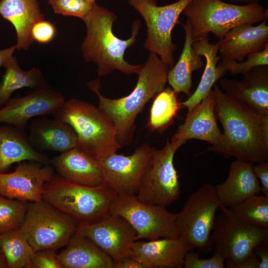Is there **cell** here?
Here are the masks:
<instances>
[{"instance_id":"obj_1","label":"cell","mask_w":268,"mask_h":268,"mask_svg":"<svg viewBox=\"0 0 268 268\" xmlns=\"http://www.w3.org/2000/svg\"><path fill=\"white\" fill-rule=\"evenodd\" d=\"M213 86L214 111L224 131L216 153L253 164L268 161V116L230 97L217 85Z\"/></svg>"},{"instance_id":"obj_2","label":"cell","mask_w":268,"mask_h":268,"mask_svg":"<svg viewBox=\"0 0 268 268\" xmlns=\"http://www.w3.org/2000/svg\"><path fill=\"white\" fill-rule=\"evenodd\" d=\"M170 68L157 54L150 53L137 74L138 78L134 89L128 96L118 99H110L102 95L99 91V79L87 83L89 89L98 97V108L114 123L117 139L121 145L131 141L135 120L146 103L165 88Z\"/></svg>"},{"instance_id":"obj_3","label":"cell","mask_w":268,"mask_h":268,"mask_svg":"<svg viewBox=\"0 0 268 268\" xmlns=\"http://www.w3.org/2000/svg\"><path fill=\"white\" fill-rule=\"evenodd\" d=\"M116 18L114 12L95 2L82 19L86 27V35L81 44L82 56L86 62L96 65L99 76L114 70L127 74H138L142 67L131 65L124 58L126 49L136 41L141 25L140 21L133 22L131 36L122 40L112 32L113 23Z\"/></svg>"},{"instance_id":"obj_4","label":"cell","mask_w":268,"mask_h":268,"mask_svg":"<svg viewBox=\"0 0 268 268\" xmlns=\"http://www.w3.org/2000/svg\"><path fill=\"white\" fill-rule=\"evenodd\" d=\"M54 118L69 124L77 136V147L97 158L122 147L115 126L102 110L79 99L65 100Z\"/></svg>"},{"instance_id":"obj_5","label":"cell","mask_w":268,"mask_h":268,"mask_svg":"<svg viewBox=\"0 0 268 268\" xmlns=\"http://www.w3.org/2000/svg\"><path fill=\"white\" fill-rule=\"evenodd\" d=\"M182 13L187 17L194 42L210 33L219 38L239 25L267 20L268 9L260 3L243 5L222 0H193Z\"/></svg>"},{"instance_id":"obj_6","label":"cell","mask_w":268,"mask_h":268,"mask_svg":"<svg viewBox=\"0 0 268 268\" xmlns=\"http://www.w3.org/2000/svg\"><path fill=\"white\" fill-rule=\"evenodd\" d=\"M117 196L107 185H80L54 174L44 186L43 200L78 222H92L108 212L111 202Z\"/></svg>"},{"instance_id":"obj_7","label":"cell","mask_w":268,"mask_h":268,"mask_svg":"<svg viewBox=\"0 0 268 268\" xmlns=\"http://www.w3.org/2000/svg\"><path fill=\"white\" fill-rule=\"evenodd\" d=\"M221 203L215 186L205 183L188 198L177 213L176 225L178 237L190 250L206 253L213 247L212 231Z\"/></svg>"},{"instance_id":"obj_8","label":"cell","mask_w":268,"mask_h":268,"mask_svg":"<svg viewBox=\"0 0 268 268\" xmlns=\"http://www.w3.org/2000/svg\"><path fill=\"white\" fill-rule=\"evenodd\" d=\"M212 231L214 254L221 256L228 268L250 257L258 246L268 243V229L248 224L221 204Z\"/></svg>"},{"instance_id":"obj_9","label":"cell","mask_w":268,"mask_h":268,"mask_svg":"<svg viewBox=\"0 0 268 268\" xmlns=\"http://www.w3.org/2000/svg\"><path fill=\"white\" fill-rule=\"evenodd\" d=\"M78 222L42 200L30 202L20 230L34 251L56 250L66 246L76 232Z\"/></svg>"},{"instance_id":"obj_10","label":"cell","mask_w":268,"mask_h":268,"mask_svg":"<svg viewBox=\"0 0 268 268\" xmlns=\"http://www.w3.org/2000/svg\"><path fill=\"white\" fill-rule=\"evenodd\" d=\"M108 212L127 220L136 233V240L178 237L177 213L170 212L164 205L142 202L135 195H118L111 202Z\"/></svg>"},{"instance_id":"obj_11","label":"cell","mask_w":268,"mask_h":268,"mask_svg":"<svg viewBox=\"0 0 268 268\" xmlns=\"http://www.w3.org/2000/svg\"><path fill=\"white\" fill-rule=\"evenodd\" d=\"M193 0H179L157 6L155 0H128L143 16L147 25L144 47L157 54L170 68L174 65V52L177 46L172 39V31L186 6Z\"/></svg>"},{"instance_id":"obj_12","label":"cell","mask_w":268,"mask_h":268,"mask_svg":"<svg viewBox=\"0 0 268 268\" xmlns=\"http://www.w3.org/2000/svg\"><path fill=\"white\" fill-rule=\"evenodd\" d=\"M179 147L167 140L164 147L155 149L136 194L139 201L167 206L179 199L181 188L173 162Z\"/></svg>"},{"instance_id":"obj_13","label":"cell","mask_w":268,"mask_h":268,"mask_svg":"<svg viewBox=\"0 0 268 268\" xmlns=\"http://www.w3.org/2000/svg\"><path fill=\"white\" fill-rule=\"evenodd\" d=\"M155 149L145 143L130 156L116 152L96 158L102 166L106 184L119 195H136L141 178Z\"/></svg>"},{"instance_id":"obj_14","label":"cell","mask_w":268,"mask_h":268,"mask_svg":"<svg viewBox=\"0 0 268 268\" xmlns=\"http://www.w3.org/2000/svg\"><path fill=\"white\" fill-rule=\"evenodd\" d=\"M65 100L62 92L46 83L24 96L10 98L0 109V123L24 130L30 119L54 115Z\"/></svg>"},{"instance_id":"obj_15","label":"cell","mask_w":268,"mask_h":268,"mask_svg":"<svg viewBox=\"0 0 268 268\" xmlns=\"http://www.w3.org/2000/svg\"><path fill=\"white\" fill-rule=\"evenodd\" d=\"M76 232L87 237L116 261L128 254L136 233L122 216L108 212L92 222H78Z\"/></svg>"},{"instance_id":"obj_16","label":"cell","mask_w":268,"mask_h":268,"mask_svg":"<svg viewBox=\"0 0 268 268\" xmlns=\"http://www.w3.org/2000/svg\"><path fill=\"white\" fill-rule=\"evenodd\" d=\"M54 174L50 164L21 161L14 171L0 173V195L25 201H41L44 186Z\"/></svg>"},{"instance_id":"obj_17","label":"cell","mask_w":268,"mask_h":268,"mask_svg":"<svg viewBox=\"0 0 268 268\" xmlns=\"http://www.w3.org/2000/svg\"><path fill=\"white\" fill-rule=\"evenodd\" d=\"M191 139L211 143L212 146L208 150L216 153L221 146L223 135L217 125L212 89L191 111L188 112L184 123L178 127L171 141L180 147Z\"/></svg>"},{"instance_id":"obj_18","label":"cell","mask_w":268,"mask_h":268,"mask_svg":"<svg viewBox=\"0 0 268 268\" xmlns=\"http://www.w3.org/2000/svg\"><path fill=\"white\" fill-rule=\"evenodd\" d=\"M242 80L222 78L220 84L230 97L268 116V66L255 67L243 74Z\"/></svg>"},{"instance_id":"obj_19","label":"cell","mask_w":268,"mask_h":268,"mask_svg":"<svg viewBox=\"0 0 268 268\" xmlns=\"http://www.w3.org/2000/svg\"><path fill=\"white\" fill-rule=\"evenodd\" d=\"M190 251L179 238H162L149 241H136L129 255L147 268H182L186 254Z\"/></svg>"},{"instance_id":"obj_20","label":"cell","mask_w":268,"mask_h":268,"mask_svg":"<svg viewBox=\"0 0 268 268\" xmlns=\"http://www.w3.org/2000/svg\"><path fill=\"white\" fill-rule=\"evenodd\" d=\"M58 174L80 185L97 187L106 185L99 161L77 147L51 159Z\"/></svg>"},{"instance_id":"obj_21","label":"cell","mask_w":268,"mask_h":268,"mask_svg":"<svg viewBox=\"0 0 268 268\" xmlns=\"http://www.w3.org/2000/svg\"><path fill=\"white\" fill-rule=\"evenodd\" d=\"M217 42L222 60L241 62L248 54L261 51L268 45L267 20L257 26L245 23L236 26Z\"/></svg>"},{"instance_id":"obj_22","label":"cell","mask_w":268,"mask_h":268,"mask_svg":"<svg viewBox=\"0 0 268 268\" xmlns=\"http://www.w3.org/2000/svg\"><path fill=\"white\" fill-rule=\"evenodd\" d=\"M28 140L36 149L63 153L77 146V136L68 123L54 118L34 119L30 125Z\"/></svg>"},{"instance_id":"obj_23","label":"cell","mask_w":268,"mask_h":268,"mask_svg":"<svg viewBox=\"0 0 268 268\" xmlns=\"http://www.w3.org/2000/svg\"><path fill=\"white\" fill-rule=\"evenodd\" d=\"M254 164L239 160L231 163L228 175L215 186L221 204L230 208L261 192V185L253 170Z\"/></svg>"},{"instance_id":"obj_24","label":"cell","mask_w":268,"mask_h":268,"mask_svg":"<svg viewBox=\"0 0 268 268\" xmlns=\"http://www.w3.org/2000/svg\"><path fill=\"white\" fill-rule=\"evenodd\" d=\"M23 161L51 164L48 156L31 145L24 130L0 126V173H7L13 164Z\"/></svg>"},{"instance_id":"obj_25","label":"cell","mask_w":268,"mask_h":268,"mask_svg":"<svg viewBox=\"0 0 268 268\" xmlns=\"http://www.w3.org/2000/svg\"><path fill=\"white\" fill-rule=\"evenodd\" d=\"M0 15L14 26L18 50H28L34 42L32 26L45 19L38 0H0Z\"/></svg>"},{"instance_id":"obj_26","label":"cell","mask_w":268,"mask_h":268,"mask_svg":"<svg viewBox=\"0 0 268 268\" xmlns=\"http://www.w3.org/2000/svg\"><path fill=\"white\" fill-rule=\"evenodd\" d=\"M59 255L62 268H115L113 259L77 232Z\"/></svg>"},{"instance_id":"obj_27","label":"cell","mask_w":268,"mask_h":268,"mask_svg":"<svg viewBox=\"0 0 268 268\" xmlns=\"http://www.w3.org/2000/svg\"><path fill=\"white\" fill-rule=\"evenodd\" d=\"M192 46L198 55L205 59V65L196 90L182 103L187 108L188 112L191 111L208 94L216 82L227 72L220 64L217 65L219 60L217 56L218 42L215 44H210L207 37L194 42Z\"/></svg>"},{"instance_id":"obj_28","label":"cell","mask_w":268,"mask_h":268,"mask_svg":"<svg viewBox=\"0 0 268 268\" xmlns=\"http://www.w3.org/2000/svg\"><path fill=\"white\" fill-rule=\"evenodd\" d=\"M182 25L185 33L183 49L177 63L168 72L167 82L176 93L183 92L189 97L192 94V73L204 67L205 62L193 48L194 40L188 21Z\"/></svg>"},{"instance_id":"obj_29","label":"cell","mask_w":268,"mask_h":268,"mask_svg":"<svg viewBox=\"0 0 268 268\" xmlns=\"http://www.w3.org/2000/svg\"><path fill=\"white\" fill-rule=\"evenodd\" d=\"M5 71L0 80V107L4 105L16 90L23 87L33 89L47 83L42 70L33 67L22 70L15 57H13L3 67Z\"/></svg>"},{"instance_id":"obj_30","label":"cell","mask_w":268,"mask_h":268,"mask_svg":"<svg viewBox=\"0 0 268 268\" xmlns=\"http://www.w3.org/2000/svg\"><path fill=\"white\" fill-rule=\"evenodd\" d=\"M177 95L169 87L164 88L155 95L148 123L150 130L162 132L173 122L182 105Z\"/></svg>"},{"instance_id":"obj_31","label":"cell","mask_w":268,"mask_h":268,"mask_svg":"<svg viewBox=\"0 0 268 268\" xmlns=\"http://www.w3.org/2000/svg\"><path fill=\"white\" fill-rule=\"evenodd\" d=\"M0 248L8 268H31V258L34 251L20 228L0 234Z\"/></svg>"},{"instance_id":"obj_32","label":"cell","mask_w":268,"mask_h":268,"mask_svg":"<svg viewBox=\"0 0 268 268\" xmlns=\"http://www.w3.org/2000/svg\"><path fill=\"white\" fill-rule=\"evenodd\" d=\"M229 208L241 220L268 229V197L254 195Z\"/></svg>"},{"instance_id":"obj_33","label":"cell","mask_w":268,"mask_h":268,"mask_svg":"<svg viewBox=\"0 0 268 268\" xmlns=\"http://www.w3.org/2000/svg\"><path fill=\"white\" fill-rule=\"evenodd\" d=\"M27 201L9 199L0 195V234L19 229L28 207Z\"/></svg>"},{"instance_id":"obj_34","label":"cell","mask_w":268,"mask_h":268,"mask_svg":"<svg viewBox=\"0 0 268 268\" xmlns=\"http://www.w3.org/2000/svg\"><path fill=\"white\" fill-rule=\"evenodd\" d=\"M246 58L245 62L222 60L219 64L232 75L243 74L255 67L268 66V45L263 50L250 53Z\"/></svg>"},{"instance_id":"obj_35","label":"cell","mask_w":268,"mask_h":268,"mask_svg":"<svg viewBox=\"0 0 268 268\" xmlns=\"http://www.w3.org/2000/svg\"><path fill=\"white\" fill-rule=\"evenodd\" d=\"M55 13L79 17L83 19L93 4L86 0H49Z\"/></svg>"},{"instance_id":"obj_36","label":"cell","mask_w":268,"mask_h":268,"mask_svg":"<svg viewBox=\"0 0 268 268\" xmlns=\"http://www.w3.org/2000/svg\"><path fill=\"white\" fill-rule=\"evenodd\" d=\"M225 260L221 256L214 254L209 258L203 259L191 250L185 255L184 268H224Z\"/></svg>"},{"instance_id":"obj_37","label":"cell","mask_w":268,"mask_h":268,"mask_svg":"<svg viewBox=\"0 0 268 268\" xmlns=\"http://www.w3.org/2000/svg\"><path fill=\"white\" fill-rule=\"evenodd\" d=\"M31 268H62L59 255L52 249L34 251L31 258Z\"/></svg>"},{"instance_id":"obj_38","label":"cell","mask_w":268,"mask_h":268,"mask_svg":"<svg viewBox=\"0 0 268 268\" xmlns=\"http://www.w3.org/2000/svg\"><path fill=\"white\" fill-rule=\"evenodd\" d=\"M55 35L56 28L54 25L45 19L36 22L31 29V35L34 41L41 44L50 42Z\"/></svg>"},{"instance_id":"obj_39","label":"cell","mask_w":268,"mask_h":268,"mask_svg":"<svg viewBox=\"0 0 268 268\" xmlns=\"http://www.w3.org/2000/svg\"><path fill=\"white\" fill-rule=\"evenodd\" d=\"M254 173L261 185V192L268 197V161L253 165Z\"/></svg>"},{"instance_id":"obj_40","label":"cell","mask_w":268,"mask_h":268,"mask_svg":"<svg viewBox=\"0 0 268 268\" xmlns=\"http://www.w3.org/2000/svg\"><path fill=\"white\" fill-rule=\"evenodd\" d=\"M115 268H147V267L131 255L128 254L115 261Z\"/></svg>"},{"instance_id":"obj_41","label":"cell","mask_w":268,"mask_h":268,"mask_svg":"<svg viewBox=\"0 0 268 268\" xmlns=\"http://www.w3.org/2000/svg\"><path fill=\"white\" fill-rule=\"evenodd\" d=\"M253 252L260 261L259 268H268V243L260 245L255 248Z\"/></svg>"},{"instance_id":"obj_42","label":"cell","mask_w":268,"mask_h":268,"mask_svg":"<svg viewBox=\"0 0 268 268\" xmlns=\"http://www.w3.org/2000/svg\"><path fill=\"white\" fill-rule=\"evenodd\" d=\"M16 50V44L8 48L0 50V69L13 57V53Z\"/></svg>"},{"instance_id":"obj_43","label":"cell","mask_w":268,"mask_h":268,"mask_svg":"<svg viewBox=\"0 0 268 268\" xmlns=\"http://www.w3.org/2000/svg\"><path fill=\"white\" fill-rule=\"evenodd\" d=\"M260 261L253 252L252 255L238 265L236 268H259Z\"/></svg>"},{"instance_id":"obj_44","label":"cell","mask_w":268,"mask_h":268,"mask_svg":"<svg viewBox=\"0 0 268 268\" xmlns=\"http://www.w3.org/2000/svg\"><path fill=\"white\" fill-rule=\"evenodd\" d=\"M229 1L230 3L234 4H249L254 3H259L262 0H225Z\"/></svg>"},{"instance_id":"obj_45","label":"cell","mask_w":268,"mask_h":268,"mask_svg":"<svg viewBox=\"0 0 268 268\" xmlns=\"http://www.w3.org/2000/svg\"><path fill=\"white\" fill-rule=\"evenodd\" d=\"M0 268H8L7 263L3 253L0 254Z\"/></svg>"},{"instance_id":"obj_46","label":"cell","mask_w":268,"mask_h":268,"mask_svg":"<svg viewBox=\"0 0 268 268\" xmlns=\"http://www.w3.org/2000/svg\"><path fill=\"white\" fill-rule=\"evenodd\" d=\"M87 0V1H88L89 2L92 4H93L95 2V0Z\"/></svg>"},{"instance_id":"obj_47","label":"cell","mask_w":268,"mask_h":268,"mask_svg":"<svg viewBox=\"0 0 268 268\" xmlns=\"http://www.w3.org/2000/svg\"><path fill=\"white\" fill-rule=\"evenodd\" d=\"M2 253L1 249L0 248V254Z\"/></svg>"}]
</instances>
